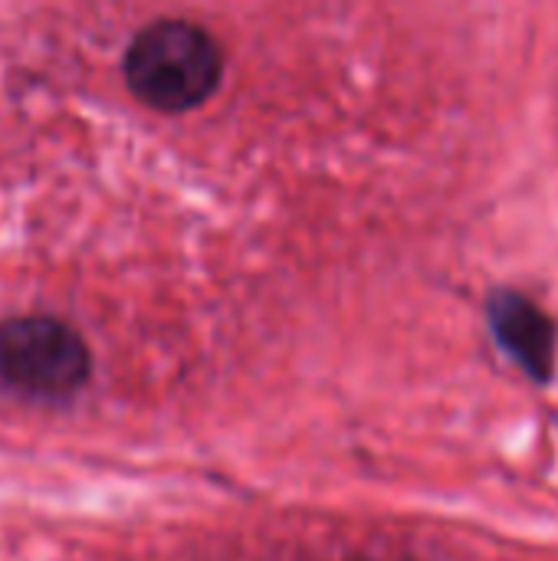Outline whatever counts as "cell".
Wrapping results in <instances>:
<instances>
[{"label": "cell", "instance_id": "7a4b0ae2", "mask_svg": "<svg viewBox=\"0 0 558 561\" xmlns=\"http://www.w3.org/2000/svg\"><path fill=\"white\" fill-rule=\"evenodd\" d=\"M89 378V348L76 329L46 316L0 322V385L26 398H66Z\"/></svg>", "mask_w": 558, "mask_h": 561}, {"label": "cell", "instance_id": "6da1fadb", "mask_svg": "<svg viewBox=\"0 0 558 561\" xmlns=\"http://www.w3.org/2000/svg\"><path fill=\"white\" fill-rule=\"evenodd\" d=\"M224 53L217 39L187 20L145 26L125 53L128 89L158 112H187L220 82Z\"/></svg>", "mask_w": 558, "mask_h": 561}, {"label": "cell", "instance_id": "3957f363", "mask_svg": "<svg viewBox=\"0 0 558 561\" xmlns=\"http://www.w3.org/2000/svg\"><path fill=\"white\" fill-rule=\"evenodd\" d=\"M487 329L497 348L536 385L549 388L558 371V322L523 289L497 286L487 296Z\"/></svg>", "mask_w": 558, "mask_h": 561}]
</instances>
